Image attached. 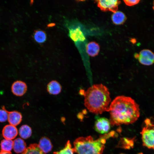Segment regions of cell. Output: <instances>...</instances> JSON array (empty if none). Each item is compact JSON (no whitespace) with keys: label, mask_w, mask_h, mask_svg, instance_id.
Returning <instances> with one entry per match:
<instances>
[{"label":"cell","mask_w":154,"mask_h":154,"mask_svg":"<svg viewBox=\"0 0 154 154\" xmlns=\"http://www.w3.org/2000/svg\"><path fill=\"white\" fill-rule=\"evenodd\" d=\"M55 25V24L54 23H49L47 25V27H53Z\"/></svg>","instance_id":"25"},{"label":"cell","mask_w":154,"mask_h":154,"mask_svg":"<svg viewBox=\"0 0 154 154\" xmlns=\"http://www.w3.org/2000/svg\"><path fill=\"white\" fill-rule=\"evenodd\" d=\"M62 86L56 80L50 82L47 86V90L50 94L56 95L59 94L61 91Z\"/></svg>","instance_id":"12"},{"label":"cell","mask_w":154,"mask_h":154,"mask_svg":"<svg viewBox=\"0 0 154 154\" xmlns=\"http://www.w3.org/2000/svg\"><path fill=\"white\" fill-rule=\"evenodd\" d=\"M13 148L16 153H23L26 149V144L25 141L22 139L17 138L13 141Z\"/></svg>","instance_id":"15"},{"label":"cell","mask_w":154,"mask_h":154,"mask_svg":"<svg viewBox=\"0 0 154 154\" xmlns=\"http://www.w3.org/2000/svg\"><path fill=\"white\" fill-rule=\"evenodd\" d=\"M46 35L45 31L40 29L35 31L33 35L34 40L39 43H42L45 42L46 39Z\"/></svg>","instance_id":"18"},{"label":"cell","mask_w":154,"mask_h":154,"mask_svg":"<svg viewBox=\"0 0 154 154\" xmlns=\"http://www.w3.org/2000/svg\"><path fill=\"white\" fill-rule=\"evenodd\" d=\"M73 148H72L70 141L68 140L66 143L64 147L59 151L54 152L53 154H74Z\"/></svg>","instance_id":"21"},{"label":"cell","mask_w":154,"mask_h":154,"mask_svg":"<svg viewBox=\"0 0 154 154\" xmlns=\"http://www.w3.org/2000/svg\"><path fill=\"white\" fill-rule=\"evenodd\" d=\"M134 57L141 64L149 66L154 63V54L149 49L142 50L139 54L135 53Z\"/></svg>","instance_id":"5"},{"label":"cell","mask_w":154,"mask_h":154,"mask_svg":"<svg viewBox=\"0 0 154 154\" xmlns=\"http://www.w3.org/2000/svg\"><path fill=\"white\" fill-rule=\"evenodd\" d=\"M13 141L11 139H3L0 143L1 150L10 151L13 147Z\"/></svg>","instance_id":"20"},{"label":"cell","mask_w":154,"mask_h":154,"mask_svg":"<svg viewBox=\"0 0 154 154\" xmlns=\"http://www.w3.org/2000/svg\"><path fill=\"white\" fill-rule=\"evenodd\" d=\"M126 19V17L125 15L120 11H116L112 15V21L114 24L116 25L123 24Z\"/></svg>","instance_id":"16"},{"label":"cell","mask_w":154,"mask_h":154,"mask_svg":"<svg viewBox=\"0 0 154 154\" xmlns=\"http://www.w3.org/2000/svg\"><path fill=\"white\" fill-rule=\"evenodd\" d=\"M143 123L141 132L143 145L154 150V123L149 118L146 119Z\"/></svg>","instance_id":"4"},{"label":"cell","mask_w":154,"mask_h":154,"mask_svg":"<svg viewBox=\"0 0 154 154\" xmlns=\"http://www.w3.org/2000/svg\"><path fill=\"white\" fill-rule=\"evenodd\" d=\"M106 139L104 135L96 140L91 136L79 137L74 142V152L77 154H102Z\"/></svg>","instance_id":"3"},{"label":"cell","mask_w":154,"mask_h":154,"mask_svg":"<svg viewBox=\"0 0 154 154\" xmlns=\"http://www.w3.org/2000/svg\"><path fill=\"white\" fill-rule=\"evenodd\" d=\"M69 36L74 41H83L86 38L80 28L78 27L69 29Z\"/></svg>","instance_id":"9"},{"label":"cell","mask_w":154,"mask_h":154,"mask_svg":"<svg viewBox=\"0 0 154 154\" xmlns=\"http://www.w3.org/2000/svg\"><path fill=\"white\" fill-rule=\"evenodd\" d=\"M2 135L5 139H14L18 134L17 128L11 124L5 125L2 131Z\"/></svg>","instance_id":"10"},{"label":"cell","mask_w":154,"mask_h":154,"mask_svg":"<svg viewBox=\"0 0 154 154\" xmlns=\"http://www.w3.org/2000/svg\"><path fill=\"white\" fill-rule=\"evenodd\" d=\"M110 121L105 117H101L96 120L95 123V128L98 132L101 134L108 133L110 128Z\"/></svg>","instance_id":"7"},{"label":"cell","mask_w":154,"mask_h":154,"mask_svg":"<svg viewBox=\"0 0 154 154\" xmlns=\"http://www.w3.org/2000/svg\"><path fill=\"white\" fill-rule=\"evenodd\" d=\"M2 109H0V122L6 121L8 119V114L4 106H3Z\"/></svg>","instance_id":"22"},{"label":"cell","mask_w":154,"mask_h":154,"mask_svg":"<svg viewBox=\"0 0 154 154\" xmlns=\"http://www.w3.org/2000/svg\"><path fill=\"white\" fill-rule=\"evenodd\" d=\"M153 10H154V1H153Z\"/></svg>","instance_id":"26"},{"label":"cell","mask_w":154,"mask_h":154,"mask_svg":"<svg viewBox=\"0 0 154 154\" xmlns=\"http://www.w3.org/2000/svg\"><path fill=\"white\" fill-rule=\"evenodd\" d=\"M98 7L102 11H110L114 13L117 11L121 2L117 0H100L96 1Z\"/></svg>","instance_id":"6"},{"label":"cell","mask_w":154,"mask_h":154,"mask_svg":"<svg viewBox=\"0 0 154 154\" xmlns=\"http://www.w3.org/2000/svg\"><path fill=\"white\" fill-rule=\"evenodd\" d=\"M0 154H12L10 151H7L1 150L0 151Z\"/></svg>","instance_id":"24"},{"label":"cell","mask_w":154,"mask_h":154,"mask_svg":"<svg viewBox=\"0 0 154 154\" xmlns=\"http://www.w3.org/2000/svg\"><path fill=\"white\" fill-rule=\"evenodd\" d=\"M8 114V120L10 124L15 126L21 122L22 116L21 113L16 111H9L6 110Z\"/></svg>","instance_id":"11"},{"label":"cell","mask_w":154,"mask_h":154,"mask_svg":"<svg viewBox=\"0 0 154 154\" xmlns=\"http://www.w3.org/2000/svg\"><path fill=\"white\" fill-rule=\"evenodd\" d=\"M108 89L102 84H95L84 92V105L91 112L96 114L108 112L111 101Z\"/></svg>","instance_id":"2"},{"label":"cell","mask_w":154,"mask_h":154,"mask_svg":"<svg viewBox=\"0 0 154 154\" xmlns=\"http://www.w3.org/2000/svg\"><path fill=\"white\" fill-rule=\"evenodd\" d=\"M125 4L129 6H132L139 3L140 1L138 0H124Z\"/></svg>","instance_id":"23"},{"label":"cell","mask_w":154,"mask_h":154,"mask_svg":"<svg viewBox=\"0 0 154 154\" xmlns=\"http://www.w3.org/2000/svg\"><path fill=\"white\" fill-rule=\"evenodd\" d=\"M38 145L40 149L45 153L50 151L53 147L50 140L46 137H42L40 139Z\"/></svg>","instance_id":"13"},{"label":"cell","mask_w":154,"mask_h":154,"mask_svg":"<svg viewBox=\"0 0 154 154\" xmlns=\"http://www.w3.org/2000/svg\"><path fill=\"white\" fill-rule=\"evenodd\" d=\"M27 86L24 82L17 80L11 86V91L13 94L17 96H22L26 92Z\"/></svg>","instance_id":"8"},{"label":"cell","mask_w":154,"mask_h":154,"mask_svg":"<svg viewBox=\"0 0 154 154\" xmlns=\"http://www.w3.org/2000/svg\"></svg>","instance_id":"27"},{"label":"cell","mask_w":154,"mask_h":154,"mask_svg":"<svg viewBox=\"0 0 154 154\" xmlns=\"http://www.w3.org/2000/svg\"><path fill=\"white\" fill-rule=\"evenodd\" d=\"M100 49L99 44L95 42H91L88 43L86 46V50L89 55L95 56L97 55Z\"/></svg>","instance_id":"14"},{"label":"cell","mask_w":154,"mask_h":154,"mask_svg":"<svg viewBox=\"0 0 154 154\" xmlns=\"http://www.w3.org/2000/svg\"><path fill=\"white\" fill-rule=\"evenodd\" d=\"M21 154H46L39 147L38 144H31Z\"/></svg>","instance_id":"17"},{"label":"cell","mask_w":154,"mask_h":154,"mask_svg":"<svg viewBox=\"0 0 154 154\" xmlns=\"http://www.w3.org/2000/svg\"><path fill=\"white\" fill-rule=\"evenodd\" d=\"M19 132V135L22 138L27 139L31 136L32 133V129L28 125H24L21 127Z\"/></svg>","instance_id":"19"},{"label":"cell","mask_w":154,"mask_h":154,"mask_svg":"<svg viewBox=\"0 0 154 154\" xmlns=\"http://www.w3.org/2000/svg\"><path fill=\"white\" fill-rule=\"evenodd\" d=\"M108 112L112 125H128L135 122L139 117V105L130 97L120 96L111 103Z\"/></svg>","instance_id":"1"}]
</instances>
